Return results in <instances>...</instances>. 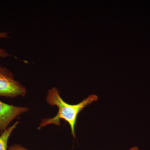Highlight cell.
Masks as SVG:
<instances>
[{
  "instance_id": "cell-1",
  "label": "cell",
  "mask_w": 150,
  "mask_h": 150,
  "mask_svg": "<svg viewBox=\"0 0 150 150\" xmlns=\"http://www.w3.org/2000/svg\"><path fill=\"white\" fill-rule=\"evenodd\" d=\"M98 100L97 96L92 94L78 104H68L61 98L59 90L56 88H52L47 92L46 101L51 106H57L59 108V111L56 116L53 118L42 119L39 129L49 124L60 126L61 120L63 119L69 123L71 128L72 135L73 137H75V126L79 113L85 108L93 103L96 102Z\"/></svg>"
},
{
  "instance_id": "cell-2",
  "label": "cell",
  "mask_w": 150,
  "mask_h": 150,
  "mask_svg": "<svg viewBox=\"0 0 150 150\" xmlns=\"http://www.w3.org/2000/svg\"><path fill=\"white\" fill-rule=\"evenodd\" d=\"M26 93L25 87L16 80L13 73L0 64V96L14 98L24 97Z\"/></svg>"
},
{
  "instance_id": "cell-3",
  "label": "cell",
  "mask_w": 150,
  "mask_h": 150,
  "mask_svg": "<svg viewBox=\"0 0 150 150\" xmlns=\"http://www.w3.org/2000/svg\"><path fill=\"white\" fill-rule=\"evenodd\" d=\"M28 110L27 107L11 105L0 100V131L1 133L8 128L14 119Z\"/></svg>"
},
{
  "instance_id": "cell-4",
  "label": "cell",
  "mask_w": 150,
  "mask_h": 150,
  "mask_svg": "<svg viewBox=\"0 0 150 150\" xmlns=\"http://www.w3.org/2000/svg\"><path fill=\"white\" fill-rule=\"evenodd\" d=\"M18 123V121H17L12 126L8 127L1 133L0 136V150H8V143L9 139Z\"/></svg>"
},
{
  "instance_id": "cell-5",
  "label": "cell",
  "mask_w": 150,
  "mask_h": 150,
  "mask_svg": "<svg viewBox=\"0 0 150 150\" xmlns=\"http://www.w3.org/2000/svg\"><path fill=\"white\" fill-rule=\"evenodd\" d=\"M11 56L10 54L4 48H0V58L5 59Z\"/></svg>"
},
{
  "instance_id": "cell-6",
  "label": "cell",
  "mask_w": 150,
  "mask_h": 150,
  "mask_svg": "<svg viewBox=\"0 0 150 150\" xmlns=\"http://www.w3.org/2000/svg\"><path fill=\"white\" fill-rule=\"evenodd\" d=\"M8 150H29L23 147L21 145L15 144L11 146Z\"/></svg>"
},
{
  "instance_id": "cell-7",
  "label": "cell",
  "mask_w": 150,
  "mask_h": 150,
  "mask_svg": "<svg viewBox=\"0 0 150 150\" xmlns=\"http://www.w3.org/2000/svg\"><path fill=\"white\" fill-rule=\"evenodd\" d=\"M8 37V33L7 32H0V38H6Z\"/></svg>"
},
{
  "instance_id": "cell-8",
  "label": "cell",
  "mask_w": 150,
  "mask_h": 150,
  "mask_svg": "<svg viewBox=\"0 0 150 150\" xmlns=\"http://www.w3.org/2000/svg\"><path fill=\"white\" fill-rule=\"evenodd\" d=\"M129 150H140V149L137 146H134L129 149Z\"/></svg>"
}]
</instances>
